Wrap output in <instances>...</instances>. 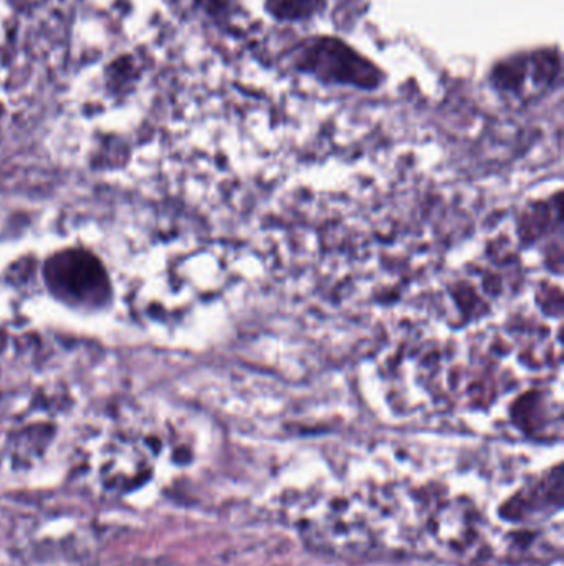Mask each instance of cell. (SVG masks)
Returning <instances> with one entry per match:
<instances>
[{
    "label": "cell",
    "instance_id": "6da1fadb",
    "mask_svg": "<svg viewBox=\"0 0 564 566\" xmlns=\"http://www.w3.org/2000/svg\"><path fill=\"white\" fill-rule=\"evenodd\" d=\"M195 444L168 426L116 424L79 452L76 478L103 502H139L172 491L198 464Z\"/></svg>",
    "mask_w": 564,
    "mask_h": 566
}]
</instances>
